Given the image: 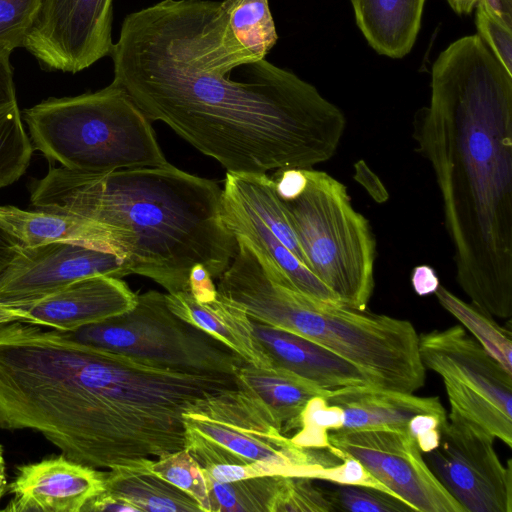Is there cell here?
<instances>
[{"instance_id":"obj_1","label":"cell","mask_w":512,"mask_h":512,"mask_svg":"<svg viewBox=\"0 0 512 512\" xmlns=\"http://www.w3.org/2000/svg\"><path fill=\"white\" fill-rule=\"evenodd\" d=\"M110 56L112 83L227 173L312 168L333 157L346 128L313 85L236 39L223 1L132 12Z\"/></svg>"},{"instance_id":"obj_2","label":"cell","mask_w":512,"mask_h":512,"mask_svg":"<svg viewBox=\"0 0 512 512\" xmlns=\"http://www.w3.org/2000/svg\"><path fill=\"white\" fill-rule=\"evenodd\" d=\"M233 388L228 375L155 367L69 332L0 324V429L38 432L93 468L147 467L185 449L183 413Z\"/></svg>"},{"instance_id":"obj_3","label":"cell","mask_w":512,"mask_h":512,"mask_svg":"<svg viewBox=\"0 0 512 512\" xmlns=\"http://www.w3.org/2000/svg\"><path fill=\"white\" fill-rule=\"evenodd\" d=\"M412 136L440 191L458 285L482 312L510 318L512 74L477 34L436 58Z\"/></svg>"},{"instance_id":"obj_4","label":"cell","mask_w":512,"mask_h":512,"mask_svg":"<svg viewBox=\"0 0 512 512\" xmlns=\"http://www.w3.org/2000/svg\"><path fill=\"white\" fill-rule=\"evenodd\" d=\"M30 202L93 222L102 248L170 294L189 291L196 264L219 278L237 249L219 185L170 163L106 173L50 168L32 184Z\"/></svg>"},{"instance_id":"obj_5","label":"cell","mask_w":512,"mask_h":512,"mask_svg":"<svg viewBox=\"0 0 512 512\" xmlns=\"http://www.w3.org/2000/svg\"><path fill=\"white\" fill-rule=\"evenodd\" d=\"M217 291L254 321L309 339L357 366L377 388L414 393L425 385L419 335L404 319L322 301L274 281L240 243Z\"/></svg>"},{"instance_id":"obj_6","label":"cell","mask_w":512,"mask_h":512,"mask_svg":"<svg viewBox=\"0 0 512 512\" xmlns=\"http://www.w3.org/2000/svg\"><path fill=\"white\" fill-rule=\"evenodd\" d=\"M23 117L35 149L70 170L106 173L168 164L151 122L111 82L95 92L50 97Z\"/></svg>"},{"instance_id":"obj_7","label":"cell","mask_w":512,"mask_h":512,"mask_svg":"<svg viewBox=\"0 0 512 512\" xmlns=\"http://www.w3.org/2000/svg\"><path fill=\"white\" fill-rule=\"evenodd\" d=\"M307 184L283 201L308 269L350 308L366 310L374 290L376 240L346 186L324 171L304 169Z\"/></svg>"},{"instance_id":"obj_8","label":"cell","mask_w":512,"mask_h":512,"mask_svg":"<svg viewBox=\"0 0 512 512\" xmlns=\"http://www.w3.org/2000/svg\"><path fill=\"white\" fill-rule=\"evenodd\" d=\"M186 449L201 468L252 465L261 476L318 479L338 463L324 449L295 445L250 397L238 390L212 395L183 413Z\"/></svg>"},{"instance_id":"obj_9","label":"cell","mask_w":512,"mask_h":512,"mask_svg":"<svg viewBox=\"0 0 512 512\" xmlns=\"http://www.w3.org/2000/svg\"><path fill=\"white\" fill-rule=\"evenodd\" d=\"M71 335L90 345L164 369L235 376L246 362L221 341L175 315L165 294L137 295L128 311Z\"/></svg>"},{"instance_id":"obj_10","label":"cell","mask_w":512,"mask_h":512,"mask_svg":"<svg viewBox=\"0 0 512 512\" xmlns=\"http://www.w3.org/2000/svg\"><path fill=\"white\" fill-rule=\"evenodd\" d=\"M425 368L443 380L451 414L512 447V373L462 325L419 335Z\"/></svg>"},{"instance_id":"obj_11","label":"cell","mask_w":512,"mask_h":512,"mask_svg":"<svg viewBox=\"0 0 512 512\" xmlns=\"http://www.w3.org/2000/svg\"><path fill=\"white\" fill-rule=\"evenodd\" d=\"M494 437L449 413L439 444L425 461L464 512H512V464L501 462Z\"/></svg>"},{"instance_id":"obj_12","label":"cell","mask_w":512,"mask_h":512,"mask_svg":"<svg viewBox=\"0 0 512 512\" xmlns=\"http://www.w3.org/2000/svg\"><path fill=\"white\" fill-rule=\"evenodd\" d=\"M426 414L446 415L437 397L371 385L348 386L312 398L297 420L299 431L290 439L301 448L327 450L331 431L389 429L409 434Z\"/></svg>"},{"instance_id":"obj_13","label":"cell","mask_w":512,"mask_h":512,"mask_svg":"<svg viewBox=\"0 0 512 512\" xmlns=\"http://www.w3.org/2000/svg\"><path fill=\"white\" fill-rule=\"evenodd\" d=\"M327 451L339 460L351 457L416 512H464L427 465L416 441L389 429L328 433Z\"/></svg>"},{"instance_id":"obj_14","label":"cell","mask_w":512,"mask_h":512,"mask_svg":"<svg viewBox=\"0 0 512 512\" xmlns=\"http://www.w3.org/2000/svg\"><path fill=\"white\" fill-rule=\"evenodd\" d=\"M112 22L113 0H44L23 48L46 70L77 73L110 56Z\"/></svg>"},{"instance_id":"obj_15","label":"cell","mask_w":512,"mask_h":512,"mask_svg":"<svg viewBox=\"0 0 512 512\" xmlns=\"http://www.w3.org/2000/svg\"><path fill=\"white\" fill-rule=\"evenodd\" d=\"M130 272L114 252L79 242L22 246L0 274V304L18 308L87 277Z\"/></svg>"},{"instance_id":"obj_16","label":"cell","mask_w":512,"mask_h":512,"mask_svg":"<svg viewBox=\"0 0 512 512\" xmlns=\"http://www.w3.org/2000/svg\"><path fill=\"white\" fill-rule=\"evenodd\" d=\"M105 471L77 463L63 454L16 468L7 491V512H84L105 489Z\"/></svg>"},{"instance_id":"obj_17","label":"cell","mask_w":512,"mask_h":512,"mask_svg":"<svg viewBox=\"0 0 512 512\" xmlns=\"http://www.w3.org/2000/svg\"><path fill=\"white\" fill-rule=\"evenodd\" d=\"M136 300L137 294L121 278L98 275L75 281L18 309L26 323L73 332L128 311Z\"/></svg>"},{"instance_id":"obj_18","label":"cell","mask_w":512,"mask_h":512,"mask_svg":"<svg viewBox=\"0 0 512 512\" xmlns=\"http://www.w3.org/2000/svg\"><path fill=\"white\" fill-rule=\"evenodd\" d=\"M224 221L232 234L244 237L253 247L269 276L310 297L342 304L242 201L222 189Z\"/></svg>"},{"instance_id":"obj_19","label":"cell","mask_w":512,"mask_h":512,"mask_svg":"<svg viewBox=\"0 0 512 512\" xmlns=\"http://www.w3.org/2000/svg\"><path fill=\"white\" fill-rule=\"evenodd\" d=\"M252 325L272 366L291 371L325 389L373 386L357 366L325 347L258 321L252 320Z\"/></svg>"},{"instance_id":"obj_20","label":"cell","mask_w":512,"mask_h":512,"mask_svg":"<svg viewBox=\"0 0 512 512\" xmlns=\"http://www.w3.org/2000/svg\"><path fill=\"white\" fill-rule=\"evenodd\" d=\"M169 309L184 321L209 333L257 367L272 363L255 336L252 320L239 305L222 297L198 302L189 291L165 294Z\"/></svg>"},{"instance_id":"obj_21","label":"cell","mask_w":512,"mask_h":512,"mask_svg":"<svg viewBox=\"0 0 512 512\" xmlns=\"http://www.w3.org/2000/svg\"><path fill=\"white\" fill-rule=\"evenodd\" d=\"M234 377L237 389L255 401L282 430L286 424L296 427L307 403L332 390L280 367H257L247 362Z\"/></svg>"},{"instance_id":"obj_22","label":"cell","mask_w":512,"mask_h":512,"mask_svg":"<svg viewBox=\"0 0 512 512\" xmlns=\"http://www.w3.org/2000/svg\"><path fill=\"white\" fill-rule=\"evenodd\" d=\"M370 46L390 58L407 55L418 36L426 0H350Z\"/></svg>"},{"instance_id":"obj_23","label":"cell","mask_w":512,"mask_h":512,"mask_svg":"<svg viewBox=\"0 0 512 512\" xmlns=\"http://www.w3.org/2000/svg\"><path fill=\"white\" fill-rule=\"evenodd\" d=\"M11 53L0 48V189L25 174L34 149L18 106Z\"/></svg>"},{"instance_id":"obj_24","label":"cell","mask_w":512,"mask_h":512,"mask_svg":"<svg viewBox=\"0 0 512 512\" xmlns=\"http://www.w3.org/2000/svg\"><path fill=\"white\" fill-rule=\"evenodd\" d=\"M149 466L109 469L104 492L129 502L139 512L201 511L190 495L154 474Z\"/></svg>"},{"instance_id":"obj_25","label":"cell","mask_w":512,"mask_h":512,"mask_svg":"<svg viewBox=\"0 0 512 512\" xmlns=\"http://www.w3.org/2000/svg\"><path fill=\"white\" fill-rule=\"evenodd\" d=\"M435 296L440 305L452 314L482 347L512 373L511 331L501 327L493 318L468 304L439 285Z\"/></svg>"},{"instance_id":"obj_26","label":"cell","mask_w":512,"mask_h":512,"mask_svg":"<svg viewBox=\"0 0 512 512\" xmlns=\"http://www.w3.org/2000/svg\"><path fill=\"white\" fill-rule=\"evenodd\" d=\"M237 40L257 59H264L278 40L268 0H223Z\"/></svg>"},{"instance_id":"obj_27","label":"cell","mask_w":512,"mask_h":512,"mask_svg":"<svg viewBox=\"0 0 512 512\" xmlns=\"http://www.w3.org/2000/svg\"><path fill=\"white\" fill-rule=\"evenodd\" d=\"M212 512H271L281 477L270 475L241 481L218 482L204 473Z\"/></svg>"},{"instance_id":"obj_28","label":"cell","mask_w":512,"mask_h":512,"mask_svg":"<svg viewBox=\"0 0 512 512\" xmlns=\"http://www.w3.org/2000/svg\"><path fill=\"white\" fill-rule=\"evenodd\" d=\"M475 8L477 35L512 74V0H479Z\"/></svg>"},{"instance_id":"obj_29","label":"cell","mask_w":512,"mask_h":512,"mask_svg":"<svg viewBox=\"0 0 512 512\" xmlns=\"http://www.w3.org/2000/svg\"><path fill=\"white\" fill-rule=\"evenodd\" d=\"M149 469L190 495L198 503L201 511L212 512L203 469L186 448L154 459Z\"/></svg>"},{"instance_id":"obj_30","label":"cell","mask_w":512,"mask_h":512,"mask_svg":"<svg viewBox=\"0 0 512 512\" xmlns=\"http://www.w3.org/2000/svg\"><path fill=\"white\" fill-rule=\"evenodd\" d=\"M307 477L282 476L271 512H331L335 511L328 493L323 492Z\"/></svg>"},{"instance_id":"obj_31","label":"cell","mask_w":512,"mask_h":512,"mask_svg":"<svg viewBox=\"0 0 512 512\" xmlns=\"http://www.w3.org/2000/svg\"><path fill=\"white\" fill-rule=\"evenodd\" d=\"M335 485V489L328 493L335 511L416 512L403 500L381 490L358 485Z\"/></svg>"},{"instance_id":"obj_32","label":"cell","mask_w":512,"mask_h":512,"mask_svg":"<svg viewBox=\"0 0 512 512\" xmlns=\"http://www.w3.org/2000/svg\"><path fill=\"white\" fill-rule=\"evenodd\" d=\"M44 0H0V48L24 46Z\"/></svg>"},{"instance_id":"obj_33","label":"cell","mask_w":512,"mask_h":512,"mask_svg":"<svg viewBox=\"0 0 512 512\" xmlns=\"http://www.w3.org/2000/svg\"><path fill=\"white\" fill-rule=\"evenodd\" d=\"M340 461L341 462H338L337 464L326 467L320 474L318 480H324L334 484L372 487L388 493L389 495L395 496L358 460L351 457H343Z\"/></svg>"},{"instance_id":"obj_34","label":"cell","mask_w":512,"mask_h":512,"mask_svg":"<svg viewBox=\"0 0 512 512\" xmlns=\"http://www.w3.org/2000/svg\"><path fill=\"white\" fill-rule=\"evenodd\" d=\"M277 195L284 201L299 196L305 189L307 177L303 168H282L271 176Z\"/></svg>"},{"instance_id":"obj_35","label":"cell","mask_w":512,"mask_h":512,"mask_svg":"<svg viewBox=\"0 0 512 512\" xmlns=\"http://www.w3.org/2000/svg\"><path fill=\"white\" fill-rule=\"evenodd\" d=\"M189 292L201 303L210 302L218 295L212 276L202 264H196L190 271Z\"/></svg>"},{"instance_id":"obj_36","label":"cell","mask_w":512,"mask_h":512,"mask_svg":"<svg viewBox=\"0 0 512 512\" xmlns=\"http://www.w3.org/2000/svg\"><path fill=\"white\" fill-rule=\"evenodd\" d=\"M411 284L418 296L434 294L440 285L439 278L433 267L422 264L413 268Z\"/></svg>"},{"instance_id":"obj_37","label":"cell","mask_w":512,"mask_h":512,"mask_svg":"<svg viewBox=\"0 0 512 512\" xmlns=\"http://www.w3.org/2000/svg\"><path fill=\"white\" fill-rule=\"evenodd\" d=\"M139 512L138 509L129 502L111 496L104 491L93 498L84 508V512Z\"/></svg>"},{"instance_id":"obj_38","label":"cell","mask_w":512,"mask_h":512,"mask_svg":"<svg viewBox=\"0 0 512 512\" xmlns=\"http://www.w3.org/2000/svg\"><path fill=\"white\" fill-rule=\"evenodd\" d=\"M355 178L370 193V195L378 202H383L388 198V194L378 177L365 165L363 161L356 163Z\"/></svg>"},{"instance_id":"obj_39","label":"cell","mask_w":512,"mask_h":512,"mask_svg":"<svg viewBox=\"0 0 512 512\" xmlns=\"http://www.w3.org/2000/svg\"><path fill=\"white\" fill-rule=\"evenodd\" d=\"M22 246L20 240L0 224V274L16 257Z\"/></svg>"},{"instance_id":"obj_40","label":"cell","mask_w":512,"mask_h":512,"mask_svg":"<svg viewBox=\"0 0 512 512\" xmlns=\"http://www.w3.org/2000/svg\"><path fill=\"white\" fill-rule=\"evenodd\" d=\"M479 0H447L451 8L458 14L470 13Z\"/></svg>"},{"instance_id":"obj_41","label":"cell","mask_w":512,"mask_h":512,"mask_svg":"<svg viewBox=\"0 0 512 512\" xmlns=\"http://www.w3.org/2000/svg\"><path fill=\"white\" fill-rule=\"evenodd\" d=\"M6 464L4 459L3 447L0 444V501L7 492Z\"/></svg>"},{"instance_id":"obj_42","label":"cell","mask_w":512,"mask_h":512,"mask_svg":"<svg viewBox=\"0 0 512 512\" xmlns=\"http://www.w3.org/2000/svg\"><path fill=\"white\" fill-rule=\"evenodd\" d=\"M0 315L10 317L16 321L25 322V316L18 308H12L0 304Z\"/></svg>"},{"instance_id":"obj_43","label":"cell","mask_w":512,"mask_h":512,"mask_svg":"<svg viewBox=\"0 0 512 512\" xmlns=\"http://www.w3.org/2000/svg\"><path fill=\"white\" fill-rule=\"evenodd\" d=\"M12 321H15V320L10 318V317H7V316H1L0 315V324L7 323V322H12Z\"/></svg>"}]
</instances>
